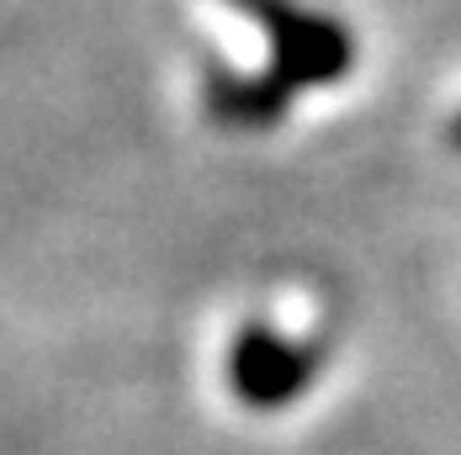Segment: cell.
Wrapping results in <instances>:
<instances>
[{
    "label": "cell",
    "mask_w": 461,
    "mask_h": 455,
    "mask_svg": "<svg viewBox=\"0 0 461 455\" xmlns=\"http://www.w3.org/2000/svg\"><path fill=\"white\" fill-rule=\"evenodd\" d=\"M239 11H249L276 48V75L281 80H334L350 64V43L334 22H319L286 0H233Z\"/></svg>",
    "instance_id": "6da1fadb"
},
{
    "label": "cell",
    "mask_w": 461,
    "mask_h": 455,
    "mask_svg": "<svg viewBox=\"0 0 461 455\" xmlns=\"http://www.w3.org/2000/svg\"><path fill=\"white\" fill-rule=\"evenodd\" d=\"M456 143H461V122H456Z\"/></svg>",
    "instance_id": "7a4b0ae2"
}]
</instances>
